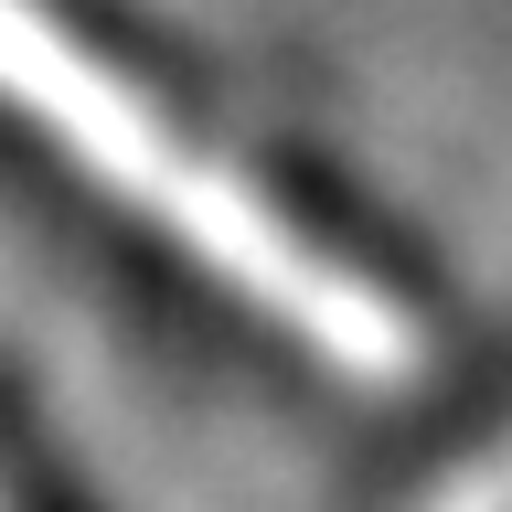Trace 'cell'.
I'll list each match as a JSON object with an SVG mask.
<instances>
[{
  "label": "cell",
  "instance_id": "cell-1",
  "mask_svg": "<svg viewBox=\"0 0 512 512\" xmlns=\"http://www.w3.org/2000/svg\"><path fill=\"white\" fill-rule=\"evenodd\" d=\"M0 96L64 160H86L128 214L171 224L192 246V267H214L224 288L267 299L299 342L342 352V363H395L406 352V288L384 278L352 235L299 214L278 182H256L246 160L192 139L182 107L96 22H75L64 0H0Z\"/></svg>",
  "mask_w": 512,
  "mask_h": 512
},
{
  "label": "cell",
  "instance_id": "cell-2",
  "mask_svg": "<svg viewBox=\"0 0 512 512\" xmlns=\"http://www.w3.org/2000/svg\"><path fill=\"white\" fill-rule=\"evenodd\" d=\"M0 502H11V512H107L86 480L54 459V438H43L11 395H0Z\"/></svg>",
  "mask_w": 512,
  "mask_h": 512
}]
</instances>
